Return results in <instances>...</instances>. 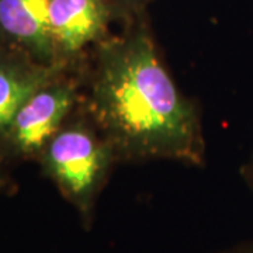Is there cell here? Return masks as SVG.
I'll use <instances>...</instances> for the list:
<instances>
[{
	"label": "cell",
	"mask_w": 253,
	"mask_h": 253,
	"mask_svg": "<svg viewBox=\"0 0 253 253\" xmlns=\"http://www.w3.org/2000/svg\"><path fill=\"white\" fill-rule=\"evenodd\" d=\"M145 13L99 42L87 107L116 159L203 162L199 116L156 52Z\"/></svg>",
	"instance_id": "cell-1"
},
{
	"label": "cell",
	"mask_w": 253,
	"mask_h": 253,
	"mask_svg": "<svg viewBox=\"0 0 253 253\" xmlns=\"http://www.w3.org/2000/svg\"><path fill=\"white\" fill-rule=\"evenodd\" d=\"M44 172L63 197L90 224L100 191L116 155L94 126L83 121L62 126L46 144L42 154Z\"/></svg>",
	"instance_id": "cell-2"
},
{
	"label": "cell",
	"mask_w": 253,
	"mask_h": 253,
	"mask_svg": "<svg viewBox=\"0 0 253 253\" xmlns=\"http://www.w3.org/2000/svg\"><path fill=\"white\" fill-rule=\"evenodd\" d=\"M76 100V84L59 78L36 91L1 132L10 151L20 156L42 154L46 144L63 126Z\"/></svg>",
	"instance_id": "cell-3"
},
{
	"label": "cell",
	"mask_w": 253,
	"mask_h": 253,
	"mask_svg": "<svg viewBox=\"0 0 253 253\" xmlns=\"http://www.w3.org/2000/svg\"><path fill=\"white\" fill-rule=\"evenodd\" d=\"M113 17L109 0H52L48 26L58 61L66 63L107 38Z\"/></svg>",
	"instance_id": "cell-4"
},
{
	"label": "cell",
	"mask_w": 253,
	"mask_h": 253,
	"mask_svg": "<svg viewBox=\"0 0 253 253\" xmlns=\"http://www.w3.org/2000/svg\"><path fill=\"white\" fill-rule=\"evenodd\" d=\"M52 0H0V31L28 58L45 65L58 61L49 34Z\"/></svg>",
	"instance_id": "cell-5"
},
{
	"label": "cell",
	"mask_w": 253,
	"mask_h": 253,
	"mask_svg": "<svg viewBox=\"0 0 253 253\" xmlns=\"http://www.w3.org/2000/svg\"><path fill=\"white\" fill-rule=\"evenodd\" d=\"M65 63L45 65L34 59H0V132H3L20 107L36 91L59 76Z\"/></svg>",
	"instance_id": "cell-6"
},
{
	"label": "cell",
	"mask_w": 253,
	"mask_h": 253,
	"mask_svg": "<svg viewBox=\"0 0 253 253\" xmlns=\"http://www.w3.org/2000/svg\"><path fill=\"white\" fill-rule=\"evenodd\" d=\"M109 1L116 11V16L128 20V18L145 13L146 6L152 0H109Z\"/></svg>",
	"instance_id": "cell-7"
},
{
	"label": "cell",
	"mask_w": 253,
	"mask_h": 253,
	"mask_svg": "<svg viewBox=\"0 0 253 253\" xmlns=\"http://www.w3.org/2000/svg\"><path fill=\"white\" fill-rule=\"evenodd\" d=\"M3 187V179H1V176H0V190Z\"/></svg>",
	"instance_id": "cell-8"
},
{
	"label": "cell",
	"mask_w": 253,
	"mask_h": 253,
	"mask_svg": "<svg viewBox=\"0 0 253 253\" xmlns=\"http://www.w3.org/2000/svg\"><path fill=\"white\" fill-rule=\"evenodd\" d=\"M234 253H253V251H245V252H234Z\"/></svg>",
	"instance_id": "cell-9"
},
{
	"label": "cell",
	"mask_w": 253,
	"mask_h": 253,
	"mask_svg": "<svg viewBox=\"0 0 253 253\" xmlns=\"http://www.w3.org/2000/svg\"><path fill=\"white\" fill-rule=\"evenodd\" d=\"M1 38H4V37H3V34H1V31H0V40H1Z\"/></svg>",
	"instance_id": "cell-10"
}]
</instances>
